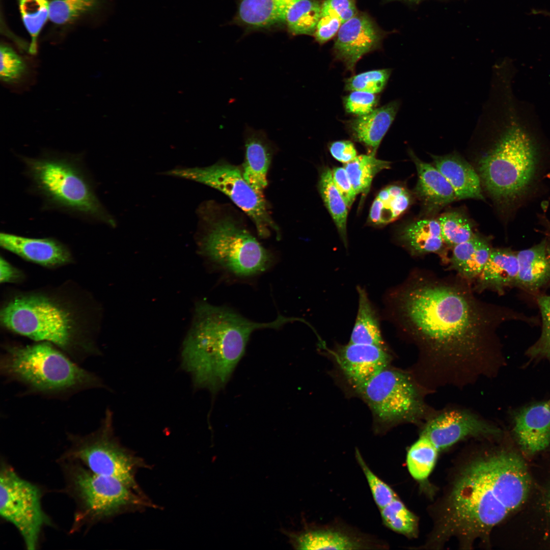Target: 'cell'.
<instances>
[{"label":"cell","mask_w":550,"mask_h":550,"mask_svg":"<svg viewBox=\"0 0 550 550\" xmlns=\"http://www.w3.org/2000/svg\"><path fill=\"white\" fill-rule=\"evenodd\" d=\"M473 291L458 274L417 269L392 294L395 320L418 351L410 372L427 393L494 377L505 363L496 328L506 317Z\"/></svg>","instance_id":"1"},{"label":"cell","mask_w":550,"mask_h":550,"mask_svg":"<svg viewBox=\"0 0 550 550\" xmlns=\"http://www.w3.org/2000/svg\"><path fill=\"white\" fill-rule=\"evenodd\" d=\"M530 486L524 461L506 450L483 451L462 466L440 514L432 542L456 537L464 546L485 540L491 530L518 508Z\"/></svg>","instance_id":"2"},{"label":"cell","mask_w":550,"mask_h":550,"mask_svg":"<svg viewBox=\"0 0 550 550\" xmlns=\"http://www.w3.org/2000/svg\"><path fill=\"white\" fill-rule=\"evenodd\" d=\"M234 311L201 301L182 350V364L197 387L216 392L227 383L243 355L250 336L261 329Z\"/></svg>","instance_id":"3"},{"label":"cell","mask_w":550,"mask_h":550,"mask_svg":"<svg viewBox=\"0 0 550 550\" xmlns=\"http://www.w3.org/2000/svg\"><path fill=\"white\" fill-rule=\"evenodd\" d=\"M30 190L44 210H57L86 221L115 228L114 216L98 198L82 155L45 151L36 157L20 156Z\"/></svg>","instance_id":"4"},{"label":"cell","mask_w":550,"mask_h":550,"mask_svg":"<svg viewBox=\"0 0 550 550\" xmlns=\"http://www.w3.org/2000/svg\"><path fill=\"white\" fill-rule=\"evenodd\" d=\"M197 214L199 250L213 263L240 277L258 274L272 264V253L243 225L221 212L215 203L201 204Z\"/></svg>","instance_id":"5"},{"label":"cell","mask_w":550,"mask_h":550,"mask_svg":"<svg viewBox=\"0 0 550 550\" xmlns=\"http://www.w3.org/2000/svg\"><path fill=\"white\" fill-rule=\"evenodd\" d=\"M8 379L33 391L57 394L101 386L93 373L73 363L50 343L9 346L1 361Z\"/></svg>","instance_id":"6"},{"label":"cell","mask_w":550,"mask_h":550,"mask_svg":"<svg viewBox=\"0 0 550 550\" xmlns=\"http://www.w3.org/2000/svg\"><path fill=\"white\" fill-rule=\"evenodd\" d=\"M538 164L537 148L529 134L513 123L478 162L486 189L497 202L510 205L529 190Z\"/></svg>","instance_id":"7"},{"label":"cell","mask_w":550,"mask_h":550,"mask_svg":"<svg viewBox=\"0 0 550 550\" xmlns=\"http://www.w3.org/2000/svg\"><path fill=\"white\" fill-rule=\"evenodd\" d=\"M0 317L6 328L35 341L54 344L71 354L89 351L71 312L47 296H17L4 306Z\"/></svg>","instance_id":"8"},{"label":"cell","mask_w":550,"mask_h":550,"mask_svg":"<svg viewBox=\"0 0 550 550\" xmlns=\"http://www.w3.org/2000/svg\"><path fill=\"white\" fill-rule=\"evenodd\" d=\"M62 461L67 490L77 506L75 528L128 509L154 507L139 491L116 478L96 474L77 461Z\"/></svg>","instance_id":"9"},{"label":"cell","mask_w":550,"mask_h":550,"mask_svg":"<svg viewBox=\"0 0 550 550\" xmlns=\"http://www.w3.org/2000/svg\"><path fill=\"white\" fill-rule=\"evenodd\" d=\"M358 391L375 422L384 428L402 423L420 426L434 410L426 402L427 393L410 371L388 366Z\"/></svg>","instance_id":"10"},{"label":"cell","mask_w":550,"mask_h":550,"mask_svg":"<svg viewBox=\"0 0 550 550\" xmlns=\"http://www.w3.org/2000/svg\"><path fill=\"white\" fill-rule=\"evenodd\" d=\"M162 174L193 181L222 192L250 217L260 236H266L272 230L279 234L263 194L246 181L238 167L219 161L204 167H176Z\"/></svg>","instance_id":"11"},{"label":"cell","mask_w":550,"mask_h":550,"mask_svg":"<svg viewBox=\"0 0 550 550\" xmlns=\"http://www.w3.org/2000/svg\"><path fill=\"white\" fill-rule=\"evenodd\" d=\"M71 440L72 445L62 460L77 461L93 472L116 478L139 492L135 474L145 464L115 439L109 411L97 431L86 436H72Z\"/></svg>","instance_id":"12"},{"label":"cell","mask_w":550,"mask_h":550,"mask_svg":"<svg viewBox=\"0 0 550 550\" xmlns=\"http://www.w3.org/2000/svg\"><path fill=\"white\" fill-rule=\"evenodd\" d=\"M41 492L5 462L0 472V514L18 531L29 550L38 546L43 527L48 522L41 505Z\"/></svg>","instance_id":"13"},{"label":"cell","mask_w":550,"mask_h":550,"mask_svg":"<svg viewBox=\"0 0 550 550\" xmlns=\"http://www.w3.org/2000/svg\"><path fill=\"white\" fill-rule=\"evenodd\" d=\"M420 427L419 435L429 439L439 451L469 438L489 440L503 434L496 424L458 406L433 410Z\"/></svg>","instance_id":"14"},{"label":"cell","mask_w":550,"mask_h":550,"mask_svg":"<svg viewBox=\"0 0 550 550\" xmlns=\"http://www.w3.org/2000/svg\"><path fill=\"white\" fill-rule=\"evenodd\" d=\"M380 41V34L372 20L366 15L356 14L341 24L334 53L347 70L353 72L356 63L376 48Z\"/></svg>","instance_id":"15"},{"label":"cell","mask_w":550,"mask_h":550,"mask_svg":"<svg viewBox=\"0 0 550 550\" xmlns=\"http://www.w3.org/2000/svg\"><path fill=\"white\" fill-rule=\"evenodd\" d=\"M512 432L523 451L535 454L550 445V400L529 404L512 411Z\"/></svg>","instance_id":"16"},{"label":"cell","mask_w":550,"mask_h":550,"mask_svg":"<svg viewBox=\"0 0 550 550\" xmlns=\"http://www.w3.org/2000/svg\"><path fill=\"white\" fill-rule=\"evenodd\" d=\"M337 358L343 373L357 391L389 366L391 361L386 348L350 342L340 347Z\"/></svg>","instance_id":"17"},{"label":"cell","mask_w":550,"mask_h":550,"mask_svg":"<svg viewBox=\"0 0 550 550\" xmlns=\"http://www.w3.org/2000/svg\"><path fill=\"white\" fill-rule=\"evenodd\" d=\"M0 245L26 260L45 266L64 265L71 260L67 247L53 238H30L1 232Z\"/></svg>","instance_id":"18"},{"label":"cell","mask_w":550,"mask_h":550,"mask_svg":"<svg viewBox=\"0 0 550 550\" xmlns=\"http://www.w3.org/2000/svg\"><path fill=\"white\" fill-rule=\"evenodd\" d=\"M244 142L243 176L256 191L263 194L267 185V172L276 147L264 130L249 126L245 127Z\"/></svg>","instance_id":"19"},{"label":"cell","mask_w":550,"mask_h":550,"mask_svg":"<svg viewBox=\"0 0 550 550\" xmlns=\"http://www.w3.org/2000/svg\"><path fill=\"white\" fill-rule=\"evenodd\" d=\"M284 533L298 549H359L371 546L366 539L333 527L306 529L296 533Z\"/></svg>","instance_id":"20"},{"label":"cell","mask_w":550,"mask_h":550,"mask_svg":"<svg viewBox=\"0 0 550 550\" xmlns=\"http://www.w3.org/2000/svg\"><path fill=\"white\" fill-rule=\"evenodd\" d=\"M399 108V102H390L347 121V130L354 141L363 144L371 150L370 153L375 154Z\"/></svg>","instance_id":"21"},{"label":"cell","mask_w":550,"mask_h":550,"mask_svg":"<svg viewBox=\"0 0 550 550\" xmlns=\"http://www.w3.org/2000/svg\"><path fill=\"white\" fill-rule=\"evenodd\" d=\"M409 154L418 175L415 193L428 210L439 209L457 199L450 184L435 167L421 160L412 150Z\"/></svg>","instance_id":"22"},{"label":"cell","mask_w":550,"mask_h":550,"mask_svg":"<svg viewBox=\"0 0 550 550\" xmlns=\"http://www.w3.org/2000/svg\"><path fill=\"white\" fill-rule=\"evenodd\" d=\"M435 167L453 188L457 199L484 200L480 177L464 159L456 154L443 156L431 155Z\"/></svg>","instance_id":"23"},{"label":"cell","mask_w":550,"mask_h":550,"mask_svg":"<svg viewBox=\"0 0 550 550\" xmlns=\"http://www.w3.org/2000/svg\"><path fill=\"white\" fill-rule=\"evenodd\" d=\"M518 270L516 253L508 249H492L489 259L477 278L475 290L488 289L501 293L516 285Z\"/></svg>","instance_id":"24"},{"label":"cell","mask_w":550,"mask_h":550,"mask_svg":"<svg viewBox=\"0 0 550 550\" xmlns=\"http://www.w3.org/2000/svg\"><path fill=\"white\" fill-rule=\"evenodd\" d=\"M516 285L530 291L540 288L550 279V250L545 240L516 253Z\"/></svg>","instance_id":"25"},{"label":"cell","mask_w":550,"mask_h":550,"mask_svg":"<svg viewBox=\"0 0 550 550\" xmlns=\"http://www.w3.org/2000/svg\"><path fill=\"white\" fill-rule=\"evenodd\" d=\"M491 250L486 239L474 235L470 239L453 246L451 267L461 277L470 281L480 274Z\"/></svg>","instance_id":"26"},{"label":"cell","mask_w":550,"mask_h":550,"mask_svg":"<svg viewBox=\"0 0 550 550\" xmlns=\"http://www.w3.org/2000/svg\"><path fill=\"white\" fill-rule=\"evenodd\" d=\"M401 243L414 256L439 252L444 243L438 220L424 219L405 226L400 233Z\"/></svg>","instance_id":"27"},{"label":"cell","mask_w":550,"mask_h":550,"mask_svg":"<svg viewBox=\"0 0 550 550\" xmlns=\"http://www.w3.org/2000/svg\"><path fill=\"white\" fill-rule=\"evenodd\" d=\"M299 0H242L238 17L244 24L264 28L285 21L289 8Z\"/></svg>","instance_id":"28"},{"label":"cell","mask_w":550,"mask_h":550,"mask_svg":"<svg viewBox=\"0 0 550 550\" xmlns=\"http://www.w3.org/2000/svg\"><path fill=\"white\" fill-rule=\"evenodd\" d=\"M358 309L350 343L376 345L387 349L378 319L366 290L358 286Z\"/></svg>","instance_id":"29"},{"label":"cell","mask_w":550,"mask_h":550,"mask_svg":"<svg viewBox=\"0 0 550 550\" xmlns=\"http://www.w3.org/2000/svg\"><path fill=\"white\" fill-rule=\"evenodd\" d=\"M1 80L13 89H23L30 86L35 75L36 65H32L11 47L2 44Z\"/></svg>","instance_id":"30"},{"label":"cell","mask_w":550,"mask_h":550,"mask_svg":"<svg viewBox=\"0 0 550 550\" xmlns=\"http://www.w3.org/2000/svg\"><path fill=\"white\" fill-rule=\"evenodd\" d=\"M318 189L343 244L347 248L346 228L348 208L337 189L333 180L332 170L328 167L324 168L321 172Z\"/></svg>","instance_id":"31"},{"label":"cell","mask_w":550,"mask_h":550,"mask_svg":"<svg viewBox=\"0 0 550 550\" xmlns=\"http://www.w3.org/2000/svg\"><path fill=\"white\" fill-rule=\"evenodd\" d=\"M390 164V162L379 159L375 154L370 153L357 155L344 164V168L356 194L365 196L375 176L382 170L389 169Z\"/></svg>","instance_id":"32"},{"label":"cell","mask_w":550,"mask_h":550,"mask_svg":"<svg viewBox=\"0 0 550 550\" xmlns=\"http://www.w3.org/2000/svg\"><path fill=\"white\" fill-rule=\"evenodd\" d=\"M438 452L429 439L419 435L406 455L407 469L415 480L424 481L427 479L435 464Z\"/></svg>","instance_id":"33"},{"label":"cell","mask_w":550,"mask_h":550,"mask_svg":"<svg viewBox=\"0 0 550 550\" xmlns=\"http://www.w3.org/2000/svg\"><path fill=\"white\" fill-rule=\"evenodd\" d=\"M322 4L316 0H299L286 14L285 21L294 35L314 34L321 16Z\"/></svg>","instance_id":"34"},{"label":"cell","mask_w":550,"mask_h":550,"mask_svg":"<svg viewBox=\"0 0 550 550\" xmlns=\"http://www.w3.org/2000/svg\"><path fill=\"white\" fill-rule=\"evenodd\" d=\"M379 510L383 524L387 528L408 538L417 536L418 518L398 497Z\"/></svg>","instance_id":"35"},{"label":"cell","mask_w":550,"mask_h":550,"mask_svg":"<svg viewBox=\"0 0 550 550\" xmlns=\"http://www.w3.org/2000/svg\"><path fill=\"white\" fill-rule=\"evenodd\" d=\"M49 3L47 0H19L21 16L31 38L29 47L31 54L37 53L38 35L49 18Z\"/></svg>","instance_id":"36"},{"label":"cell","mask_w":550,"mask_h":550,"mask_svg":"<svg viewBox=\"0 0 550 550\" xmlns=\"http://www.w3.org/2000/svg\"><path fill=\"white\" fill-rule=\"evenodd\" d=\"M444 242L454 246L474 236L469 220L456 211L445 213L438 219Z\"/></svg>","instance_id":"37"},{"label":"cell","mask_w":550,"mask_h":550,"mask_svg":"<svg viewBox=\"0 0 550 550\" xmlns=\"http://www.w3.org/2000/svg\"><path fill=\"white\" fill-rule=\"evenodd\" d=\"M99 0H53L49 3V19L63 24L71 22L91 11Z\"/></svg>","instance_id":"38"},{"label":"cell","mask_w":550,"mask_h":550,"mask_svg":"<svg viewBox=\"0 0 550 550\" xmlns=\"http://www.w3.org/2000/svg\"><path fill=\"white\" fill-rule=\"evenodd\" d=\"M537 301L542 317V332L526 354L531 361L546 360L550 364V296H540Z\"/></svg>","instance_id":"39"},{"label":"cell","mask_w":550,"mask_h":550,"mask_svg":"<svg viewBox=\"0 0 550 550\" xmlns=\"http://www.w3.org/2000/svg\"><path fill=\"white\" fill-rule=\"evenodd\" d=\"M391 73V69H383L368 71L353 75L345 79V90L378 93L386 86Z\"/></svg>","instance_id":"40"},{"label":"cell","mask_w":550,"mask_h":550,"mask_svg":"<svg viewBox=\"0 0 550 550\" xmlns=\"http://www.w3.org/2000/svg\"><path fill=\"white\" fill-rule=\"evenodd\" d=\"M355 457L367 480L374 500L379 509L398 497L394 490L370 469L358 449L355 450Z\"/></svg>","instance_id":"41"},{"label":"cell","mask_w":550,"mask_h":550,"mask_svg":"<svg viewBox=\"0 0 550 550\" xmlns=\"http://www.w3.org/2000/svg\"><path fill=\"white\" fill-rule=\"evenodd\" d=\"M378 98L373 93L353 91L343 98L345 111L350 114L361 116L375 109Z\"/></svg>","instance_id":"42"},{"label":"cell","mask_w":550,"mask_h":550,"mask_svg":"<svg viewBox=\"0 0 550 550\" xmlns=\"http://www.w3.org/2000/svg\"><path fill=\"white\" fill-rule=\"evenodd\" d=\"M357 14L353 0H325L322 4L321 15L338 17L344 23Z\"/></svg>","instance_id":"43"},{"label":"cell","mask_w":550,"mask_h":550,"mask_svg":"<svg viewBox=\"0 0 550 550\" xmlns=\"http://www.w3.org/2000/svg\"><path fill=\"white\" fill-rule=\"evenodd\" d=\"M334 184L344 199L348 208L353 204L357 195L348 174L343 167H336L332 170Z\"/></svg>","instance_id":"44"},{"label":"cell","mask_w":550,"mask_h":550,"mask_svg":"<svg viewBox=\"0 0 550 550\" xmlns=\"http://www.w3.org/2000/svg\"><path fill=\"white\" fill-rule=\"evenodd\" d=\"M342 24L336 16L321 15L314 34L316 41L320 44L326 42L338 32Z\"/></svg>","instance_id":"45"},{"label":"cell","mask_w":550,"mask_h":550,"mask_svg":"<svg viewBox=\"0 0 550 550\" xmlns=\"http://www.w3.org/2000/svg\"><path fill=\"white\" fill-rule=\"evenodd\" d=\"M332 156L337 160L346 164L357 156L353 143L348 140L337 141L331 143L328 147Z\"/></svg>","instance_id":"46"},{"label":"cell","mask_w":550,"mask_h":550,"mask_svg":"<svg viewBox=\"0 0 550 550\" xmlns=\"http://www.w3.org/2000/svg\"><path fill=\"white\" fill-rule=\"evenodd\" d=\"M410 198L408 192L396 197H391L390 200L384 204V214L383 223L386 213H388V222H390L402 214L408 207Z\"/></svg>","instance_id":"47"},{"label":"cell","mask_w":550,"mask_h":550,"mask_svg":"<svg viewBox=\"0 0 550 550\" xmlns=\"http://www.w3.org/2000/svg\"><path fill=\"white\" fill-rule=\"evenodd\" d=\"M21 277L19 270L14 267L4 258L0 259V282L1 283L13 282L19 280Z\"/></svg>","instance_id":"48"},{"label":"cell","mask_w":550,"mask_h":550,"mask_svg":"<svg viewBox=\"0 0 550 550\" xmlns=\"http://www.w3.org/2000/svg\"><path fill=\"white\" fill-rule=\"evenodd\" d=\"M383 214V203L376 197L371 205L368 220L372 224H382Z\"/></svg>","instance_id":"49"},{"label":"cell","mask_w":550,"mask_h":550,"mask_svg":"<svg viewBox=\"0 0 550 550\" xmlns=\"http://www.w3.org/2000/svg\"><path fill=\"white\" fill-rule=\"evenodd\" d=\"M387 188L391 197L399 196L406 191L403 187L397 185H390Z\"/></svg>","instance_id":"50"},{"label":"cell","mask_w":550,"mask_h":550,"mask_svg":"<svg viewBox=\"0 0 550 550\" xmlns=\"http://www.w3.org/2000/svg\"><path fill=\"white\" fill-rule=\"evenodd\" d=\"M377 197L383 202L389 201L391 198L387 187L381 190L378 193Z\"/></svg>","instance_id":"51"},{"label":"cell","mask_w":550,"mask_h":550,"mask_svg":"<svg viewBox=\"0 0 550 550\" xmlns=\"http://www.w3.org/2000/svg\"><path fill=\"white\" fill-rule=\"evenodd\" d=\"M402 1H405L410 2L417 3V2H419L421 0H402Z\"/></svg>","instance_id":"52"},{"label":"cell","mask_w":550,"mask_h":550,"mask_svg":"<svg viewBox=\"0 0 550 550\" xmlns=\"http://www.w3.org/2000/svg\"><path fill=\"white\" fill-rule=\"evenodd\" d=\"M548 506H549V509L550 510V495H549V500H548Z\"/></svg>","instance_id":"53"}]
</instances>
